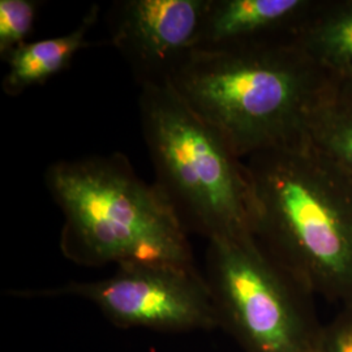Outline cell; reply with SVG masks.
<instances>
[{"instance_id":"cell-1","label":"cell","mask_w":352,"mask_h":352,"mask_svg":"<svg viewBox=\"0 0 352 352\" xmlns=\"http://www.w3.org/2000/svg\"><path fill=\"white\" fill-rule=\"evenodd\" d=\"M244 164L253 236L309 295L351 304V179L307 141Z\"/></svg>"},{"instance_id":"cell-2","label":"cell","mask_w":352,"mask_h":352,"mask_svg":"<svg viewBox=\"0 0 352 352\" xmlns=\"http://www.w3.org/2000/svg\"><path fill=\"white\" fill-rule=\"evenodd\" d=\"M336 78L294 41L193 51L170 85L247 160L304 142L315 109Z\"/></svg>"},{"instance_id":"cell-3","label":"cell","mask_w":352,"mask_h":352,"mask_svg":"<svg viewBox=\"0 0 352 352\" xmlns=\"http://www.w3.org/2000/svg\"><path fill=\"white\" fill-rule=\"evenodd\" d=\"M45 183L63 213L60 250L69 261L195 266L188 232L174 209L123 154L55 162Z\"/></svg>"},{"instance_id":"cell-4","label":"cell","mask_w":352,"mask_h":352,"mask_svg":"<svg viewBox=\"0 0 352 352\" xmlns=\"http://www.w3.org/2000/svg\"><path fill=\"white\" fill-rule=\"evenodd\" d=\"M140 122L155 186L183 227L206 239L251 232L244 160L170 84L141 88Z\"/></svg>"},{"instance_id":"cell-5","label":"cell","mask_w":352,"mask_h":352,"mask_svg":"<svg viewBox=\"0 0 352 352\" xmlns=\"http://www.w3.org/2000/svg\"><path fill=\"white\" fill-rule=\"evenodd\" d=\"M205 279L219 317L244 352H315L321 325L309 295L253 236L209 241Z\"/></svg>"},{"instance_id":"cell-6","label":"cell","mask_w":352,"mask_h":352,"mask_svg":"<svg viewBox=\"0 0 352 352\" xmlns=\"http://www.w3.org/2000/svg\"><path fill=\"white\" fill-rule=\"evenodd\" d=\"M11 295L84 299L115 327L123 329L188 333L221 327L212 292L196 265H122L113 276L98 280L12 291Z\"/></svg>"},{"instance_id":"cell-7","label":"cell","mask_w":352,"mask_h":352,"mask_svg":"<svg viewBox=\"0 0 352 352\" xmlns=\"http://www.w3.org/2000/svg\"><path fill=\"white\" fill-rule=\"evenodd\" d=\"M208 0H122L109 14L110 39L140 88L162 87L196 50Z\"/></svg>"},{"instance_id":"cell-8","label":"cell","mask_w":352,"mask_h":352,"mask_svg":"<svg viewBox=\"0 0 352 352\" xmlns=\"http://www.w3.org/2000/svg\"><path fill=\"white\" fill-rule=\"evenodd\" d=\"M320 0H208L195 51L294 42Z\"/></svg>"},{"instance_id":"cell-9","label":"cell","mask_w":352,"mask_h":352,"mask_svg":"<svg viewBox=\"0 0 352 352\" xmlns=\"http://www.w3.org/2000/svg\"><path fill=\"white\" fill-rule=\"evenodd\" d=\"M98 16L100 7L94 4L72 32L59 37L28 42L12 51L4 59L8 67L1 81L4 94L17 97L67 69L77 52L93 46L87 37Z\"/></svg>"},{"instance_id":"cell-10","label":"cell","mask_w":352,"mask_h":352,"mask_svg":"<svg viewBox=\"0 0 352 352\" xmlns=\"http://www.w3.org/2000/svg\"><path fill=\"white\" fill-rule=\"evenodd\" d=\"M296 43L329 74H352V0H320Z\"/></svg>"},{"instance_id":"cell-11","label":"cell","mask_w":352,"mask_h":352,"mask_svg":"<svg viewBox=\"0 0 352 352\" xmlns=\"http://www.w3.org/2000/svg\"><path fill=\"white\" fill-rule=\"evenodd\" d=\"M307 144L352 180V84L337 77L317 104Z\"/></svg>"},{"instance_id":"cell-12","label":"cell","mask_w":352,"mask_h":352,"mask_svg":"<svg viewBox=\"0 0 352 352\" xmlns=\"http://www.w3.org/2000/svg\"><path fill=\"white\" fill-rule=\"evenodd\" d=\"M39 7L41 3L37 0H0V56L3 60L28 43Z\"/></svg>"},{"instance_id":"cell-13","label":"cell","mask_w":352,"mask_h":352,"mask_svg":"<svg viewBox=\"0 0 352 352\" xmlns=\"http://www.w3.org/2000/svg\"><path fill=\"white\" fill-rule=\"evenodd\" d=\"M315 352H352V302L342 305L330 322L321 325Z\"/></svg>"},{"instance_id":"cell-14","label":"cell","mask_w":352,"mask_h":352,"mask_svg":"<svg viewBox=\"0 0 352 352\" xmlns=\"http://www.w3.org/2000/svg\"><path fill=\"white\" fill-rule=\"evenodd\" d=\"M342 78H346L347 81H350L352 84V74H350V75L344 76V77H342Z\"/></svg>"}]
</instances>
